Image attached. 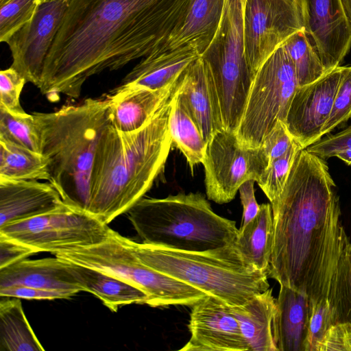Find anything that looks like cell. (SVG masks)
<instances>
[{"instance_id": "1", "label": "cell", "mask_w": 351, "mask_h": 351, "mask_svg": "<svg viewBox=\"0 0 351 351\" xmlns=\"http://www.w3.org/2000/svg\"><path fill=\"white\" fill-rule=\"evenodd\" d=\"M186 0H65L40 84L47 96L78 98L84 82L154 53L173 29Z\"/></svg>"}, {"instance_id": "2", "label": "cell", "mask_w": 351, "mask_h": 351, "mask_svg": "<svg viewBox=\"0 0 351 351\" xmlns=\"http://www.w3.org/2000/svg\"><path fill=\"white\" fill-rule=\"evenodd\" d=\"M326 160L302 149L286 184L270 202L274 241L269 277L332 302L341 263L351 243Z\"/></svg>"}, {"instance_id": "3", "label": "cell", "mask_w": 351, "mask_h": 351, "mask_svg": "<svg viewBox=\"0 0 351 351\" xmlns=\"http://www.w3.org/2000/svg\"><path fill=\"white\" fill-rule=\"evenodd\" d=\"M172 97V96H171ZM171 97L141 128L121 132L111 123L97 144L88 212L108 224L127 213L152 188L167 160Z\"/></svg>"}, {"instance_id": "4", "label": "cell", "mask_w": 351, "mask_h": 351, "mask_svg": "<svg viewBox=\"0 0 351 351\" xmlns=\"http://www.w3.org/2000/svg\"><path fill=\"white\" fill-rule=\"evenodd\" d=\"M49 182L65 204L88 212L90 179L98 142L110 123L107 98H88L52 112L32 114Z\"/></svg>"}, {"instance_id": "5", "label": "cell", "mask_w": 351, "mask_h": 351, "mask_svg": "<svg viewBox=\"0 0 351 351\" xmlns=\"http://www.w3.org/2000/svg\"><path fill=\"white\" fill-rule=\"evenodd\" d=\"M127 241L146 265L230 306L243 305L269 288V273L248 262L237 243L195 252Z\"/></svg>"}, {"instance_id": "6", "label": "cell", "mask_w": 351, "mask_h": 351, "mask_svg": "<svg viewBox=\"0 0 351 351\" xmlns=\"http://www.w3.org/2000/svg\"><path fill=\"white\" fill-rule=\"evenodd\" d=\"M142 243L203 252L237 243L236 222L213 210L200 193L143 197L127 212Z\"/></svg>"}, {"instance_id": "7", "label": "cell", "mask_w": 351, "mask_h": 351, "mask_svg": "<svg viewBox=\"0 0 351 351\" xmlns=\"http://www.w3.org/2000/svg\"><path fill=\"white\" fill-rule=\"evenodd\" d=\"M55 256L117 277L135 286L147 295V304L152 307L191 306L207 295L146 265L133 252L127 238L112 230L100 243L64 250Z\"/></svg>"}, {"instance_id": "8", "label": "cell", "mask_w": 351, "mask_h": 351, "mask_svg": "<svg viewBox=\"0 0 351 351\" xmlns=\"http://www.w3.org/2000/svg\"><path fill=\"white\" fill-rule=\"evenodd\" d=\"M245 0H225L215 36L200 56L210 72L219 101L223 128L236 132L254 76L244 53Z\"/></svg>"}, {"instance_id": "9", "label": "cell", "mask_w": 351, "mask_h": 351, "mask_svg": "<svg viewBox=\"0 0 351 351\" xmlns=\"http://www.w3.org/2000/svg\"><path fill=\"white\" fill-rule=\"evenodd\" d=\"M298 87L293 65L281 45L255 74L236 132L240 143L259 147L278 120L285 123Z\"/></svg>"}, {"instance_id": "10", "label": "cell", "mask_w": 351, "mask_h": 351, "mask_svg": "<svg viewBox=\"0 0 351 351\" xmlns=\"http://www.w3.org/2000/svg\"><path fill=\"white\" fill-rule=\"evenodd\" d=\"M112 229L90 213L66 204L56 210L0 228V234L28 245L38 252L53 254L105 241Z\"/></svg>"}, {"instance_id": "11", "label": "cell", "mask_w": 351, "mask_h": 351, "mask_svg": "<svg viewBox=\"0 0 351 351\" xmlns=\"http://www.w3.org/2000/svg\"><path fill=\"white\" fill-rule=\"evenodd\" d=\"M202 164L207 198L222 204L234 199L245 182H257L269 162L261 147L245 146L235 132L223 129L208 141Z\"/></svg>"}, {"instance_id": "12", "label": "cell", "mask_w": 351, "mask_h": 351, "mask_svg": "<svg viewBox=\"0 0 351 351\" xmlns=\"http://www.w3.org/2000/svg\"><path fill=\"white\" fill-rule=\"evenodd\" d=\"M303 28L302 0H245L244 53L254 77L267 58Z\"/></svg>"}, {"instance_id": "13", "label": "cell", "mask_w": 351, "mask_h": 351, "mask_svg": "<svg viewBox=\"0 0 351 351\" xmlns=\"http://www.w3.org/2000/svg\"><path fill=\"white\" fill-rule=\"evenodd\" d=\"M350 66H339L315 82L298 86L292 99L285 125L302 148L322 138L339 85Z\"/></svg>"}, {"instance_id": "14", "label": "cell", "mask_w": 351, "mask_h": 351, "mask_svg": "<svg viewBox=\"0 0 351 351\" xmlns=\"http://www.w3.org/2000/svg\"><path fill=\"white\" fill-rule=\"evenodd\" d=\"M66 8L65 0L40 5L34 17L7 42L12 53L11 66L36 86L44 63L58 31Z\"/></svg>"}, {"instance_id": "15", "label": "cell", "mask_w": 351, "mask_h": 351, "mask_svg": "<svg viewBox=\"0 0 351 351\" xmlns=\"http://www.w3.org/2000/svg\"><path fill=\"white\" fill-rule=\"evenodd\" d=\"M191 334L182 351H249L231 306L206 295L193 306L188 324Z\"/></svg>"}, {"instance_id": "16", "label": "cell", "mask_w": 351, "mask_h": 351, "mask_svg": "<svg viewBox=\"0 0 351 351\" xmlns=\"http://www.w3.org/2000/svg\"><path fill=\"white\" fill-rule=\"evenodd\" d=\"M302 5L304 29L328 73L351 47V24L341 0H302Z\"/></svg>"}, {"instance_id": "17", "label": "cell", "mask_w": 351, "mask_h": 351, "mask_svg": "<svg viewBox=\"0 0 351 351\" xmlns=\"http://www.w3.org/2000/svg\"><path fill=\"white\" fill-rule=\"evenodd\" d=\"M175 92L207 143L215 132L224 129L217 90L201 56L180 75Z\"/></svg>"}, {"instance_id": "18", "label": "cell", "mask_w": 351, "mask_h": 351, "mask_svg": "<svg viewBox=\"0 0 351 351\" xmlns=\"http://www.w3.org/2000/svg\"><path fill=\"white\" fill-rule=\"evenodd\" d=\"M224 2L225 0H186L169 36L159 49L151 54L189 47L201 56L215 36Z\"/></svg>"}, {"instance_id": "19", "label": "cell", "mask_w": 351, "mask_h": 351, "mask_svg": "<svg viewBox=\"0 0 351 351\" xmlns=\"http://www.w3.org/2000/svg\"><path fill=\"white\" fill-rule=\"evenodd\" d=\"M65 205L51 184L0 180V228L41 215Z\"/></svg>"}, {"instance_id": "20", "label": "cell", "mask_w": 351, "mask_h": 351, "mask_svg": "<svg viewBox=\"0 0 351 351\" xmlns=\"http://www.w3.org/2000/svg\"><path fill=\"white\" fill-rule=\"evenodd\" d=\"M25 286L71 293L83 291L66 261L57 256L23 259L0 269V287Z\"/></svg>"}, {"instance_id": "21", "label": "cell", "mask_w": 351, "mask_h": 351, "mask_svg": "<svg viewBox=\"0 0 351 351\" xmlns=\"http://www.w3.org/2000/svg\"><path fill=\"white\" fill-rule=\"evenodd\" d=\"M199 56L195 49L189 47L150 54L143 58L112 91L165 88L175 83L185 69Z\"/></svg>"}, {"instance_id": "22", "label": "cell", "mask_w": 351, "mask_h": 351, "mask_svg": "<svg viewBox=\"0 0 351 351\" xmlns=\"http://www.w3.org/2000/svg\"><path fill=\"white\" fill-rule=\"evenodd\" d=\"M177 82L157 90L136 88L111 91L106 98L112 125L125 132L143 127L171 98Z\"/></svg>"}, {"instance_id": "23", "label": "cell", "mask_w": 351, "mask_h": 351, "mask_svg": "<svg viewBox=\"0 0 351 351\" xmlns=\"http://www.w3.org/2000/svg\"><path fill=\"white\" fill-rule=\"evenodd\" d=\"M311 306L307 295L280 285L274 319L277 351H304Z\"/></svg>"}, {"instance_id": "24", "label": "cell", "mask_w": 351, "mask_h": 351, "mask_svg": "<svg viewBox=\"0 0 351 351\" xmlns=\"http://www.w3.org/2000/svg\"><path fill=\"white\" fill-rule=\"evenodd\" d=\"M249 351H277L274 319L276 299L269 288L241 306H231Z\"/></svg>"}, {"instance_id": "25", "label": "cell", "mask_w": 351, "mask_h": 351, "mask_svg": "<svg viewBox=\"0 0 351 351\" xmlns=\"http://www.w3.org/2000/svg\"><path fill=\"white\" fill-rule=\"evenodd\" d=\"M67 262L83 291L98 298L111 311L130 304H147V295L135 286L101 271Z\"/></svg>"}, {"instance_id": "26", "label": "cell", "mask_w": 351, "mask_h": 351, "mask_svg": "<svg viewBox=\"0 0 351 351\" xmlns=\"http://www.w3.org/2000/svg\"><path fill=\"white\" fill-rule=\"evenodd\" d=\"M274 241V221L270 203L260 205L257 215L239 229L237 245L255 268L269 273Z\"/></svg>"}, {"instance_id": "27", "label": "cell", "mask_w": 351, "mask_h": 351, "mask_svg": "<svg viewBox=\"0 0 351 351\" xmlns=\"http://www.w3.org/2000/svg\"><path fill=\"white\" fill-rule=\"evenodd\" d=\"M0 301V350L43 351L24 313L19 298Z\"/></svg>"}, {"instance_id": "28", "label": "cell", "mask_w": 351, "mask_h": 351, "mask_svg": "<svg viewBox=\"0 0 351 351\" xmlns=\"http://www.w3.org/2000/svg\"><path fill=\"white\" fill-rule=\"evenodd\" d=\"M171 101L169 130L172 147H176L182 152L193 172L194 167L202 163L204 160L207 142L182 105L175 90Z\"/></svg>"}, {"instance_id": "29", "label": "cell", "mask_w": 351, "mask_h": 351, "mask_svg": "<svg viewBox=\"0 0 351 351\" xmlns=\"http://www.w3.org/2000/svg\"><path fill=\"white\" fill-rule=\"evenodd\" d=\"M0 180L49 182L48 160L40 153L0 139Z\"/></svg>"}, {"instance_id": "30", "label": "cell", "mask_w": 351, "mask_h": 351, "mask_svg": "<svg viewBox=\"0 0 351 351\" xmlns=\"http://www.w3.org/2000/svg\"><path fill=\"white\" fill-rule=\"evenodd\" d=\"M282 45L293 65L298 86L311 84L326 73L316 47L304 28L289 36Z\"/></svg>"}, {"instance_id": "31", "label": "cell", "mask_w": 351, "mask_h": 351, "mask_svg": "<svg viewBox=\"0 0 351 351\" xmlns=\"http://www.w3.org/2000/svg\"><path fill=\"white\" fill-rule=\"evenodd\" d=\"M0 139L40 153L39 134L32 114L14 115L0 108Z\"/></svg>"}, {"instance_id": "32", "label": "cell", "mask_w": 351, "mask_h": 351, "mask_svg": "<svg viewBox=\"0 0 351 351\" xmlns=\"http://www.w3.org/2000/svg\"><path fill=\"white\" fill-rule=\"evenodd\" d=\"M302 148L295 142L281 157L269 165L260 180L258 185L265 194L269 202L273 201L282 193L295 158Z\"/></svg>"}, {"instance_id": "33", "label": "cell", "mask_w": 351, "mask_h": 351, "mask_svg": "<svg viewBox=\"0 0 351 351\" xmlns=\"http://www.w3.org/2000/svg\"><path fill=\"white\" fill-rule=\"evenodd\" d=\"M38 0H9L0 9V41L6 43L36 14Z\"/></svg>"}, {"instance_id": "34", "label": "cell", "mask_w": 351, "mask_h": 351, "mask_svg": "<svg viewBox=\"0 0 351 351\" xmlns=\"http://www.w3.org/2000/svg\"><path fill=\"white\" fill-rule=\"evenodd\" d=\"M311 313L304 351H318L319 346L329 328L339 322L337 309L327 298L311 303Z\"/></svg>"}, {"instance_id": "35", "label": "cell", "mask_w": 351, "mask_h": 351, "mask_svg": "<svg viewBox=\"0 0 351 351\" xmlns=\"http://www.w3.org/2000/svg\"><path fill=\"white\" fill-rule=\"evenodd\" d=\"M25 78L12 66L0 72V108L14 115L24 116L27 113L20 103V96Z\"/></svg>"}, {"instance_id": "36", "label": "cell", "mask_w": 351, "mask_h": 351, "mask_svg": "<svg viewBox=\"0 0 351 351\" xmlns=\"http://www.w3.org/2000/svg\"><path fill=\"white\" fill-rule=\"evenodd\" d=\"M350 118H351V66L339 85L330 114L322 130V135L330 133Z\"/></svg>"}, {"instance_id": "37", "label": "cell", "mask_w": 351, "mask_h": 351, "mask_svg": "<svg viewBox=\"0 0 351 351\" xmlns=\"http://www.w3.org/2000/svg\"><path fill=\"white\" fill-rule=\"evenodd\" d=\"M346 149H351V125L335 134H328L305 148L324 160Z\"/></svg>"}, {"instance_id": "38", "label": "cell", "mask_w": 351, "mask_h": 351, "mask_svg": "<svg viewBox=\"0 0 351 351\" xmlns=\"http://www.w3.org/2000/svg\"><path fill=\"white\" fill-rule=\"evenodd\" d=\"M294 141L285 123L278 120L265 137L261 146L267 158L269 165L283 156Z\"/></svg>"}, {"instance_id": "39", "label": "cell", "mask_w": 351, "mask_h": 351, "mask_svg": "<svg viewBox=\"0 0 351 351\" xmlns=\"http://www.w3.org/2000/svg\"><path fill=\"white\" fill-rule=\"evenodd\" d=\"M318 351H351V322L331 326L324 336Z\"/></svg>"}, {"instance_id": "40", "label": "cell", "mask_w": 351, "mask_h": 351, "mask_svg": "<svg viewBox=\"0 0 351 351\" xmlns=\"http://www.w3.org/2000/svg\"><path fill=\"white\" fill-rule=\"evenodd\" d=\"M75 295L64 291H51L38 288L11 285L0 287V296L23 298L28 300L69 299Z\"/></svg>"}, {"instance_id": "41", "label": "cell", "mask_w": 351, "mask_h": 351, "mask_svg": "<svg viewBox=\"0 0 351 351\" xmlns=\"http://www.w3.org/2000/svg\"><path fill=\"white\" fill-rule=\"evenodd\" d=\"M36 253L34 248L0 234V269Z\"/></svg>"}, {"instance_id": "42", "label": "cell", "mask_w": 351, "mask_h": 351, "mask_svg": "<svg viewBox=\"0 0 351 351\" xmlns=\"http://www.w3.org/2000/svg\"><path fill=\"white\" fill-rule=\"evenodd\" d=\"M254 180L245 182L239 189L243 208L242 222L239 228L245 227L258 213L260 205L254 193Z\"/></svg>"}, {"instance_id": "43", "label": "cell", "mask_w": 351, "mask_h": 351, "mask_svg": "<svg viewBox=\"0 0 351 351\" xmlns=\"http://www.w3.org/2000/svg\"><path fill=\"white\" fill-rule=\"evenodd\" d=\"M335 156L345 162L346 164L351 165V149H343L338 152Z\"/></svg>"}, {"instance_id": "44", "label": "cell", "mask_w": 351, "mask_h": 351, "mask_svg": "<svg viewBox=\"0 0 351 351\" xmlns=\"http://www.w3.org/2000/svg\"><path fill=\"white\" fill-rule=\"evenodd\" d=\"M346 16L351 24V0H341Z\"/></svg>"}, {"instance_id": "45", "label": "cell", "mask_w": 351, "mask_h": 351, "mask_svg": "<svg viewBox=\"0 0 351 351\" xmlns=\"http://www.w3.org/2000/svg\"><path fill=\"white\" fill-rule=\"evenodd\" d=\"M349 305H350V314H349V321L351 322V277L350 280V287H349Z\"/></svg>"}, {"instance_id": "46", "label": "cell", "mask_w": 351, "mask_h": 351, "mask_svg": "<svg viewBox=\"0 0 351 351\" xmlns=\"http://www.w3.org/2000/svg\"><path fill=\"white\" fill-rule=\"evenodd\" d=\"M54 1H56V0H38L40 5L45 3L52 2Z\"/></svg>"}]
</instances>
